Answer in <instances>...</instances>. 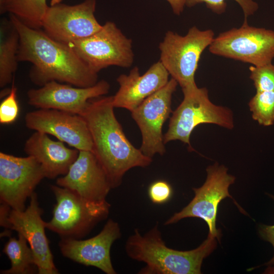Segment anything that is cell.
<instances>
[{
  "label": "cell",
  "mask_w": 274,
  "mask_h": 274,
  "mask_svg": "<svg viewBox=\"0 0 274 274\" xmlns=\"http://www.w3.org/2000/svg\"><path fill=\"white\" fill-rule=\"evenodd\" d=\"M9 18L20 36L18 60L32 64L29 76L33 84L41 87L55 81L88 87L98 82L97 73L68 45L53 39L40 29L28 27L13 15L9 14Z\"/></svg>",
  "instance_id": "cell-1"
},
{
  "label": "cell",
  "mask_w": 274,
  "mask_h": 274,
  "mask_svg": "<svg viewBox=\"0 0 274 274\" xmlns=\"http://www.w3.org/2000/svg\"><path fill=\"white\" fill-rule=\"evenodd\" d=\"M113 96H101L89 101L81 115L89 129L92 152L105 169L112 188L122 183L125 173L135 167H147L152 158L136 148L125 135L114 111Z\"/></svg>",
  "instance_id": "cell-2"
},
{
  "label": "cell",
  "mask_w": 274,
  "mask_h": 274,
  "mask_svg": "<svg viewBox=\"0 0 274 274\" xmlns=\"http://www.w3.org/2000/svg\"><path fill=\"white\" fill-rule=\"evenodd\" d=\"M217 241L208 234L197 248L190 251L176 250L166 246L156 224L145 234L138 229L125 244L129 257L146 264L141 274H200L203 260L216 248Z\"/></svg>",
  "instance_id": "cell-3"
},
{
  "label": "cell",
  "mask_w": 274,
  "mask_h": 274,
  "mask_svg": "<svg viewBox=\"0 0 274 274\" xmlns=\"http://www.w3.org/2000/svg\"><path fill=\"white\" fill-rule=\"evenodd\" d=\"M184 98L172 113L168 129L163 135L164 144L179 140L188 145L193 150L190 136L194 128L202 124H214L227 129L234 126L233 113L225 107L213 104L210 99L208 89L196 84L182 89Z\"/></svg>",
  "instance_id": "cell-4"
},
{
  "label": "cell",
  "mask_w": 274,
  "mask_h": 274,
  "mask_svg": "<svg viewBox=\"0 0 274 274\" xmlns=\"http://www.w3.org/2000/svg\"><path fill=\"white\" fill-rule=\"evenodd\" d=\"M50 188L56 203L52 219L46 222V227L61 238H82L108 216L111 205L107 200L91 201L57 185H52Z\"/></svg>",
  "instance_id": "cell-5"
},
{
  "label": "cell",
  "mask_w": 274,
  "mask_h": 274,
  "mask_svg": "<svg viewBox=\"0 0 274 274\" xmlns=\"http://www.w3.org/2000/svg\"><path fill=\"white\" fill-rule=\"evenodd\" d=\"M212 29L191 27L185 36L167 31L159 45V61L182 89L196 85L195 74L200 56L214 37Z\"/></svg>",
  "instance_id": "cell-6"
},
{
  "label": "cell",
  "mask_w": 274,
  "mask_h": 274,
  "mask_svg": "<svg viewBox=\"0 0 274 274\" xmlns=\"http://www.w3.org/2000/svg\"><path fill=\"white\" fill-rule=\"evenodd\" d=\"M211 53L252 64L255 66L270 63L274 58V30L248 25L220 33L209 47Z\"/></svg>",
  "instance_id": "cell-7"
},
{
  "label": "cell",
  "mask_w": 274,
  "mask_h": 274,
  "mask_svg": "<svg viewBox=\"0 0 274 274\" xmlns=\"http://www.w3.org/2000/svg\"><path fill=\"white\" fill-rule=\"evenodd\" d=\"M68 45L97 73L112 65L129 67L133 62L132 40L113 22H107L94 34Z\"/></svg>",
  "instance_id": "cell-8"
},
{
  "label": "cell",
  "mask_w": 274,
  "mask_h": 274,
  "mask_svg": "<svg viewBox=\"0 0 274 274\" xmlns=\"http://www.w3.org/2000/svg\"><path fill=\"white\" fill-rule=\"evenodd\" d=\"M30 198L29 204L24 211L12 209L1 203V225L17 231L26 239L32 251L39 274H57L59 271L45 233L46 222L42 218L43 210L35 192Z\"/></svg>",
  "instance_id": "cell-9"
},
{
  "label": "cell",
  "mask_w": 274,
  "mask_h": 274,
  "mask_svg": "<svg viewBox=\"0 0 274 274\" xmlns=\"http://www.w3.org/2000/svg\"><path fill=\"white\" fill-rule=\"evenodd\" d=\"M204 184L199 188H193L195 195L190 203L181 211L175 213L165 222V225L176 223L186 218L196 217L203 220L208 224L209 235L220 240L221 232L216 228L218 207L220 202L226 197L231 198L235 204L243 211L228 192L235 178L227 173V168L217 162L209 166Z\"/></svg>",
  "instance_id": "cell-10"
},
{
  "label": "cell",
  "mask_w": 274,
  "mask_h": 274,
  "mask_svg": "<svg viewBox=\"0 0 274 274\" xmlns=\"http://www.w3.org/2000/svg\"><path fill=\"white\" fill-rule=\"evenodd\" d=\"M46 178L33 157H17L0 152V200L12 209L24 211L27 199Z\"/></svg>",
  "instance_id": "cell-11"
},
{
  "label": "cell",
  "mask_w": 274,
  "mask_h": 274,
  "mask_svg": "<svg viewBox=\"0 0 274 274\" xmlns=\"http://www.w3.org/2000/svg\"><path fill=\"white\" fill-rule=\"evenodd\" d=\"M178 84L173 78L159 90L145 99L131 112V117L139 126L142 142L141 151L152 158L156 154L165 153L162 126L173 113L172 95Z\"/></svg>",
  "instance_id": "cell-12"
},
{
  "label": "cell",
  "mask_w": 274,
  "mask_h": 274,
  "mask_svg": "<svg viewBox=\"0 0 274 274\" xmlns=\"http://www.w3.org/2000/svg\"><path fill=\"white\" fill-rule=\"evenodd\" d=\"M96 5V0H85L74 5L49 6L42 27L50 37L67 45L88 37L102 27L94 16Z\"/></svg>",
  "instance_id": "cell-13"
},
{
  "label": "cell",
  "mask_w": 274,
  "mask_h": 274,
  "mask_svg": "<svg viewBox=\"0 0 274 274\" xmlns=\"http://www.w3.org/2000/svg\"><path fill=\"white\" fill-rule=\"evenodd\" d=\"M109 83L101 80L88 87H73L53 81L27 92L28 103L38 109H51L81 115L89 101L108 93Z\"/></svg>",
  "instance_id": "cell-14"
},
{
  "label": "cell",
  "mask_w": 274,
  "mask_h": 274,
  "mask_svg": "<svg viewBox=\"0 0 274 274\" xmlns=\"http://www.w3.org/2000/svg\"><path fill=\"white\" fill-rule=\"evenodd\" d=\"M25 123L29 129L53 135L79 151L92 152V137L82 116L55 109H39L25 115Z\"/></svg>",
  "instance_id": "cell-15"
},
{
  "label": "cell",
  "mask_w": 274,
  "mask_h": 274,
  "mask_svg": "<svg viewBox=\"0 0 274 274\" xmlns=\"http://www.w3.org/2000/svg\"><path fill=\"white\" fill-rule=\"evenodd\" d=\"M121 236L119 224L110 219L95 236L84 240L62 237L58 245L64 257L86 266L95 267L107 274H115L110 250L114 242Z\"/></svg>",
  "instance_id": "cell-16"
},
{
  "label": "cell",
  "mask_w": 274,
  "mask_h": 274,
  "mask_svg": "<svg viewBox=\"0 0 274 274\" xmlns=\"http://www.w3.org/2000/svg\"><path fill=\"white\" fill-rule=\"evenodd\" d=\"M56 184L96 202L106 201L112 189L105 169L94 154L86 150L79 151L67 173L57 179Z\"/></svg>",
  "instance_id": "cell-17"
},
{
  "label": "cell",
  "mask_w": 274,
  "mask_h": 274,
  "mask_svg": "<svg viewBox=\"0 0 274 274\" xmlns=\"http://www.w3.org/2000/svg\"><path fill=\"white\" fill-rule=\"evenodd\" d=\"M169 75L160 61L152 64L142 75L139 68L134 66L128 75L122 74L117 78L119 87L113 96V106L131 112L145 99L165 86L169 81Z\"/></svg>",
  "instance_id": "cell-18"
},
{
  "label": "cell",
  "mask_w": 274,
  "mask_h": 274,
  "mask_svg": "<svg viewBox=\"0 0 274 274\" xmlns=\"http://www.w3.org/2000/svg\"><path fill=\"white\" fill-rule=\"evenodd\" d=\"M64 143L36 131L26 141L24 150L41 164L46 178L53 179L65 175L79 155V150L67 148Z\"/></svg>",
  "instance_id": "cell-19"
},
{
  "label": "cell",
  "mask_w": 274,
  "mask_h": 274,
  "mask_svg": "<svg viewBox=\"0 0 274 274\" xmlns=\"http://www.w3.org/2000/svg\"><path fill=\"white\" fill-rule=\"evenodd\" d=\"M20 36L15 25L9 18L0 21V87L3 89L13 80L18 67Z\"/></svg>",
  "instance_id": "cell-20"
},
{
  "label": "cell",
  "mask_w": 274,
  "mask_h": 274,
  "mask_svg": "<svg viewBox=\"0 0 274 274\" xmlns=\"http://www.w3.org/2000/svg\"><path fill=\"white\" fill-rule=\"evenodd\" d=\"M49 7L47 0H0V14L13 15L28 27L40 29Z\"/></svg>",
  "instance_id": "cell-21"
},
{
  "label": "cell",
  "mask_w": 274,
  "mask_h": 274,
  "mask_svg": "<svg viewBox=\"0 0 274 274\" xmlns=\"http://www.w3.org/2000/svg\"><path fill=\"white\" fill-rule=\"evenodd\" d=\"M26 239L18 233V237H10L3 252L8 256L10 268L1 271V274H31L38 272L32 251Z\"/></svg>",
  "instance_id": "cell-22"
},
{
  "label": "cell",
  "mask_w": 274,
  "mask_h": 274,
  "mask_svg": "<svg viewBox=\"0 0 274 274\" xmlns=\"http://www.w3.org/2000/svg\"><path fill=\"white\" fill-rule=\"evenodd\" d=\"M249 107L252 118L259 124L268 126L274 124V91H256Z\"/></svg>",
  "instance_id": "cell-23"
},
{
  "label": "cell",
  "mask_w": 274,
  "mask_h": 274,
  "mask_svg": "<svg viewBox=\"0 0 274 274\" xmlns=\"http://www.w3.org/2000/svg\"><path fill=\"white\" fill-rule=\"evenodd\" d=\"M241 7L244 15V21L253 15L258 9V4L254 0H233ZM200 3H205L207 8L217 14L223 13L226 9V0H187L186 6L192 7Z\"/></svg>",
  "instance_id": "cell-24"
},
{
  "label": "cell",
  "mask_w": 274,
  "mask_h": 274,
  "mask_svg": "<svg viewBox=\"0 0 274 274\" xmlns=\"http://www.w3.org/2000/svg\"><path fill=\"white\" fill-rule=\"evenodd\" d=\"M250 78L253 81L256 91H274V64L249 67Z\"/></svg>",
  "instance_id": "cell-25"
},
{
  "label": "cell",
  "mask_w": 274,
  "mask_h": 274,
  "mask_svg": "<svg viewBox=\"0 0 274 274\" xmlns=\"http://www.w3.org/2000/svg\"><path fill=\"white\" fill-rule=\"evenodd\" d=\"M19 113V107L17 99V88L12 82L9 94L0 104V123L9 124L15 121Z\"/></svg>",
  "instance_id": "cell-26"
},
{
  "label": "cell",
  "mask_w": 274,
  "mask_h": 274,
  "mask_svg": "<svg viewBox=\"0 0 274 274\" xmlns=\"http://www.w3.org/2000/svg\"><path fill=\"white\" fill-rule=\"evenodd\" d=\"M172 194V186L165 181H155L148 188L149 197L151 201L155 204H162L167 202Z\"/></svg>",
  "instance_id": "cell-27"
},
{
  "label": "cell",
  "mask_w": 274,
  "mask_h": 274,
  "mask_svg": "<svg viewBox=\"0 0 274 274\" xmlns=\"http://www.w3.org/2000/svg\"><path fill=\"white\" fill-rule=\"evenodd\" d=\"M273 200L274 195L267 194ZM259 233L261 238L269 243L273 246L274 249V225H267L265 224L260 225L259 228ZM274 264V254L272 258L265 265H271Z\"/></svg>",
  "instance_id": "cell-28"
},
{
  "label": "cell",
  "mask_w": 274,
  "mask_h": 274,
  "mask_svg": "<svg viewBox=\"0 0 274 274\" xmlns=\"http://www.w3.org/2000/svg\"><path fill=\"white\" fill-rule=\"evenodd\" d=\"M170 5L173 12L177 15H180L186 6L187 0H166Z\"/></svg>",
  "instance_id": "cell-29"
},
{
  "label": "cell",
  "mask_w": 274,
  "mask_h": 274,
  "mask_svg": "<svg viewBox=\"0 0 274 274\" xmlns=\"http://www.w3.org/2000/svg\"><path fill=\"white\" fill-rule=\"evenodd\" d=\"M268 266L267 268L265 270L264 273L274 274V264Z\"/></svg>",
  "instance_id": "cell-30"
},
{
  "label": "cell",
  "mask_w": 274,
  "mask_h": 274,
  "mask_svg": "<svg viewBox=\"0 0 274 274\" xmlns=\"http://www.w3.org/2000/svg\"><path fill=\"white\" fill-rule=\"evenodd\" d=\"M62 0H51L50 2V6H53L59 4H61V2Z\"/></svg>",
  "instance_id": "cell-31"
}]
</instances>
